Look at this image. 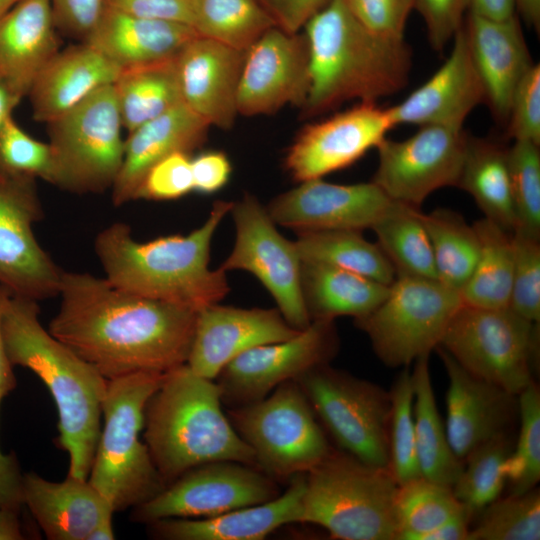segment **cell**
<instances>
[{
  "mask_svg": "<svg viewBox=\"0 0 540 540\" xmlns=\"http://www.w3.org/2000/svg\"><path fill=\"white\" fill-rule=\"evenodd\" d=\"M48 331L104 378L167 373L187 363L197 312L126 292L105 277L64 271Z\"/></svg>",
  "mask_w": 540,
  "mask_h": 540,
  "instance_id": "cell-1",
  "label": "cell"
},
{
  "mask_svg": "<svg viewBox=\"0 0 540 540\" xmlns=\"http://www.w3.org/2000/svg\"><path fill=\"white\" fill-rule=\"evenodd\" d=\"M232 202L213 203L203 224L187 235L138 242L124 222L102 229L94 250L105 278L131 294L198 312L230 291L226 272L209 267L211 241Z\"/></svg>",
  "mask_w": 540,
  "mask_h": 540,
  "instance_id": "cell-2",
  "label": "cell"
},
{
  "mask_svg": "<svg viewBox=\"0 0 540 540\" xmlns=\"http://www.w3.org/2000/svg\"><path fill=\"white\" fill-rule=\"evenodd\" d=\"M304 29L310 86L303 118L350 100L376 102L406 86L412 63L408 44L367 29L345 0H329Z\"/></svg>",
  "mask_w": 540,
  "mask_h": 540,
  "instance_id": "cell-3",
  "label": "cell"
},
{
  "mask_svg": "<svg viewBox=\"0 0 540 540\" xmlns=\"http://www.w3.org/2000/svg\"><path fill=\"white\" fill-rule=\"evenodd\" d=\"M37 301L11 296L2 335L11 364L31 370L58 413V446L69 456L68 475L88 479L101 432L107 379L45 329Z\"/></svg>",
  "mask_w": 540,
  "mask_h": 540,
  "instance_id": "cell-4",
  "label": "cell"
},
{
  "mask_svg": "<svg viewBox=\"0 0 540 540\" xmlns=\"http://www.w3.org/2000/svg\"><path fill=\"white\" fill-rule=\"evenodd\" d=\"M215 380L187 364L165 374L144 411V442L166 486L199 465L230 460L256 467L252 449L222 410Z\"/></svg>",
  "mask_w": 540,
  "mask_h": 540,
  "instance_id": "cell-5",
  "label": "cell"
},
{
  "mask_svg": "<svg viewBox=\"0 0 540 540\" xmlns=\"http://www.w3.org/2000/svg\"><path fill=\"white\" fill-rule=\"evenodd\" d=\"M165 374L141 371L107 380L103 424L88 480L114 513L133 509L166 487L140 439L145 406Z\"/></svg>",
  "mask_w": 540,
  "mask_h": 540,
  "instance_id": "cell-6",
  "label": "cell"
},
{
  "mask_svg": "<svg viewBox=\"0 0 540 540\" xmlns=\"http://www.w3.org/2000/svg\"><path fill=\"white\" fill-rule=\"evenodd\" d=\"M397 488L388 468L332 449L306 473L301 523L318 525L333 539L395 540Z\"/></svg>",
  "mask_w": 540,
  "mask_h": 540,
  "instance_id": "cell-7",
  "label": "cell"
},
{
  "mask_svg": "<svg viewBox=\"0 0 540 540\" xmlns=\"http://www.w3.org/2000/svg\"><path fill=\"white\" fill-rule=\"evenodd\" d=\"M47 127L52 154L48 183L79 195L112 188L125 145L113 84L98 89Z\"/></svg>",
  "mask_w": 540,
  "mask_h": 540,
  "instance_id": "cell-8",
  "label": "cell"
},
{
  "mask_svg": "<svg viewBox=\"0 0 540 540\" xmlns=\"http://www.w3.org/2000/svg\"><path fill=\"white\" fill-rule=\"evenodd\" d=\"M227 417L252 449L257 469L276 481L307 473L333 449L294 380L257 402L228 408Z\"/></svg>",
  "mask_w": 540,
  "mask_h": 540,
  "instance_id": "cell-9",
  "label": "cell"
},
{
  "mask_svg": "<svg viewBox=\"0 0 540 540\" xmlns=\"http://www.w3.org/2000/svg\"><path fill=\"white\" fill-rule=\"evenodd\" d=\"M462 305L460 292L436 279L396 275L384 300L355 324L383 363L406 366L441 344Z\"/></svg>",
  "mask_w": 540,
  "mask_h": 540,
  "instance_id": "cell-10",
  "label": "cell"
},
{
  "mask_svg": "<svg viewBox=\"0 0 540 540\" xmlns=\"http://www.w3.org/2000/svg\"><path fill=\"white\" fill-rule=\"evenodd\" d=\"M533 323L509 306L480 308L463 304L441 346L466 371L517 396L532 381L539 338Z\"/></svg>",
  "mask_w": 540,
  "mask_h": 540,
  "instance_id": "cell-11",
  "label": "cell"
},
{
  "mask_svg": "<svg viewBox=\"0 0 540 540\" xmlns=\"http://www.w3.org/2000/svg\"><path fill=\"white\" fill-rule=\"evenodd\" d=\"M294 381L342 451L367 465L388 468L389 393L329 363Z\"/></svg>",
  "mask_w": 540,
  "mask_h": 540,
  "instance_id": "cell-12",
  "label": "cell"
},
{
  "mask_svg": "<svg viewBox=\"0 0 540 540\" xmlns=\"http://www.w3.org/2000/svg\"><path fill=\"white\" fill-rule=\"evenodd\" d=\"M229 213L235 225V242L219 268L254 275L271 294L285 320L297 330L305 329L311 320L301 294V260L294 241L277 230L266 207L250 193L232 202Z\"/></svg>",
  "mask_w": 540,
  "mask_h": 540,
  "instance_id": "cell-13",
  "label": "cell"
},
{
  "mask_svg": "<svg viewBox=\"0 0 540 540\" xmlns=\"http://www.w3.org/2000/svg\"><path fill=\"white\" fill-rule=\"evenodd\" d=\"M280 494L277 481L253 466L213 461L190 469L158 495L134 507L130 519L150 524L168 518L212 517Z\"/></svg>",
  "mask_w": 540,
  "mask_h": 540,
  "instance_id": "cell-14",
  "label": "cell"
},
{
  "mask_svg": "<svg viewBox=\"0 0 540 540\" xmlns=\"http://www.w3.org/2000/svg\"><path fill=\"white\" fill-rule=\"evenodd\" d=\"M43 217L36 179L0 170V284L13 297L39 302L59 295L64 271L33 233Z\"/></svg>",
  "mask_w": 540,
  "mask_h": 540,
  "instance_id": "cell-15",
  "label": "cell"
},
{
  "mask_svg": "<svg viewBox=\"0 0 540 540\" xmlns=\"http://www.w3.org/2000/svg\"><path fill=\"white\" fill-rule=\"evenodd\" d=\"M467 136L463 128L424 125L406 139L385 138L372 181L392 200L419 208L434 191L457 186Z\"/></svg>",
  "mask_w": 540,
  "mask_h": 540,
  "instance_id": "cell-16",
  "label": "cell"
},
{
  "mask_svg": "<svg viewBox=\"0 0 540 540\" xmlns=\"http://www.w3.org/2000/svg\"><path fill=\"white\" fill-rule=\"evenodd\" d=\"M338 346L334 321L314 320L288 340L254 347L231 360L214 379L222 404L235 408L257 402L280 384L329 363Z\"/></svg>",
  "mask_w": 540,
  "mask_h": 540,
  "instance_id": "cell-17",
  "label": "cell"
},
{
  "mask_svg": "<svg viewBox=\"0 0 540 540\" xmlns=\"http://www.w3.org/2000/svg\"><path fill=\"white\" fill-rule=\"evenodd\" d=\"M394 127L388 108L376 102H359L305 126L287 150L285 169L298 183L323 178L377 148Z\"/></svg>",
  "mask_w": 540,
  "mask_h": 540,
  "instance_id": "cell-18",
  "label": "cell"
},
{
  "mask_svg": "<svg viewBox=\"0 0 540 540\" xmlns=\"http://www.w3.org/2000/svg\"><path fill=\"white\" fill-rule=\"evenodd\" d=\"M309 86V50L304 33H288L273 26L245 52L238 114L271 115L288 104L302 108Z\"/></svg>",
  "mask_w": 540,
  "mask_h": 540,
  "instance_id": "cell-19",
  "label": "cell"
},
{
  "mask_svg": "<svg viewBox=\"0 0 540 540\" xmlns=\"http://www.w3.org/2000/svg\"><path fill=\"white\" fill-rule=\"evenodd\" d=\"M396 201L373 181L334 184L322 178L300 182L273 198L266 210L276 225L295 233L372 228Z\"/></svg>",
  "mask_w": 540,
  "mask_h": 540,
  "instance_id": "cell-20",
  "label": "cell"
},
{
  "mask_svg": "<svg viewBox=\"0 0 540 540\" xmlns=\"http://www.w3.org/2000/svg\"><path fill=\"white\" fill-rule=\"evenodd\" d=\"M299 331L277 308L212 304L197 312L186 364L196 374L214 380L240 354L260 345L288 340Z\"/></svg>",
  "mask_w": 540,
  "mask_h": 540,
  "instance_id": "cell-21",
  "label": "cell"
},
{
  "mask_svg": "<svg viewBox=\"0 0 540 540\" xmlns=\"http://www.w3.org/2000/svg\"><path fill=\"white\" fill-rule=\"evenodd\" d=\"M245 52L197 35L175 57L182 103L210 126L229 130L239 115Z\"/></svg>",
  "mask_w": 540,
  "mask_h": 540,
  "instance_id": "cell-22",
  "label": "cell"
},
{
  "mask_svg": "<svg viewBox=\"0 0 540 540\" xmlns=\"http://www.w3.org/2000/svg\"><path fill=\"white\" fill-rule=\"evenodd\" d=\"M440 68L400 103L388 107L394 125H441L463 128L468 115L485 103L464 28L455 34Z\"/></svg>",
  "mask_w": 540,
  "mask_h": 540,
  "instance_id": "cell-23",
  "label": "cell"
},
{
  "mask_svg": "<svg viewBox=\"0 0 540 540\" xmlns=\"http://www.w3.org/2000/svg\"><path fill=\"white\" fill-rule=\"evenodd\" d=\"M436 350L449 379L446 435L454 454L464 462L479 445L508 432L516 396L472 375L441 346Z\"/></svg>",
  "mask_w": 540,
  "mask_h": 540,
  "instance_id": "cell-24",
  "label": "cell"
},
{
  "mask_svg": "<svg viewBox=\"0 0 540 540\" xmlns=\"http://www.w3.org/2000/svg\"><path fill=\"white\" fill-rule=\"evenodd\" d=\"M463 28L485 103L506 124L514 91L534 65L520 21L516 15L494 20L469 13Z\"/></svg>",
  "mask_w": 540,
  "mask_h": 540,
  "instance_id": "cell-25",
  "label": "cell"
},
{
  "mask_svg": "<svg viewBox=\"0 0 540 540\" xmlns=\"http://www.w3.org/2000/svg\"><path fill=\"white\" fill-rule=\"evenodd\" d=\"M306 473L293 476L285 492L267 502L204 518H168L147 524L164 540H262L276 529L301 523Z\"/></svg>",
  "mask_w": 540,
  "mask_h": 540,
  "instance_id": "cell-26",
  "label": "cell"
},
{
  "mask_svg": "<svg viewBox=\"0 0 540 540\" xmlns=\"http://www.w3.org/2000/svg\"><path fill=\"white\" fill-rule=\"evenodd\" d=\"M211 126L183 103L128 133L121 169L111 188L112 202L136 200L147 172L167 156L189 154L206 141Z\"/></svg>",
  "mask_w": 540,
  "mask_h": 540,
  "instance_id": "cell-27",
  "label": "cell"
},
{
  "mask_svg": "<svg viewBox=\"0 0 540 540\" xmlns=\"http://www.w3.org/2000/svg\"><path fill=\"white\" fill-rule=\"evenodd\" d=\"M22 502L50 540H88L95 528L114 513L89 482L71 475L61 482L34 472L23 474Z\"/></svg>",
  "mask_w": 540,
  "mask_h": 540,
  "instance_id": "cell-28",
  "label": "cell"
},
{
  "mask_svg": "<svg viewBox=\"0 0 540 540\" xmlns=\"http://www.w3.org/2000/svg\"><path fill=\"white\" fill-rule=\"evenodd\" d=\"M49 0H19L0 19V81L20 100L60 50Z\"/></svg>",
  "mask_w": 540,
  "mask_h": 540,
  "instance_id": "cell-29",
  "label": "cell"
},
{
  "mask_svg": "<svg viewBox=\"0 0 540 540\" xmlns=\"http://www.w3.org/2000/svg\"><path fill=\"white\" fill-rule=\"evenodd\" d=\"M120 69L85 42L59 50L28 93L33 118L45 124L117 80Z\"/></svg>",
  "mask_w": 540,
  "mask_h": 540,
  "instance_id": "cell-30",
  "label": "cell"
},
{
  "mask_svg": "<svg viewBox=\"0 0 540 540\" xmlns=\"http://www.w3.org/2000/svg\"><path fill=\"white\" fill-rule=\"evenodd\" d=\"M197 35L183 23L136 17L106 6L85 43L122 71L173 59Z\"/></svg>",
  "mask_w": 540,
  "mask_h": 540,
  "instance_id": "cell-31",
  "label": "cell"
},
{
  "mask_svg": "<svg viewBox=\"0 0 540 540\" xmlns=\"http://www.w3.org/2000/svg\"><path fill=\"white\" fill-rule=\"evenodd\" d=\"M300 287L311 321L362 318L384 300L389 289L359 274L315 262H301Z\"/></svg>",
  "mask_w": 540,
  "mask_h": 540,
  "instance_id": "cell-32",
  "label": "cell"
},
{
  "mask_svg": "<svg viewBox=\"0 0 540 540\" xmlns=\"http://www.w3.org/2000/svg\"><path fill=\"white\" fill-rule=\"evenodd\" d=\"M507 149L496 141L468 135L456 187L474 199L484 218L513 232L516 218Z\"/></svg>",
  "mask_w": 540,
  "mask_h": 540,
  "instance_id": "cell-33",
  "label": "cell"
},
{
  "mask_svg": "<svg viewBox=\"0 0 540 540\" xmlns=\"http://www.w3.org/2000/svg\"><path fill=\"white\" fill-rule=\"evenodd\" d=\"M428 359L429 355L419 357L411 373L417 458L422 477L452 487L463 462L454 454L439 416Z\"/></svg>",
  "mask_w": 540,
  "mask_h": 540,
  "instance_id": "cell-34",
  "label": "cell"
},
{
  "mask_svg": "<svg viewBox=\"0 0 540 540\" xmlns=\"http://www.w3.org/2000/svg\"><path fill=\"white\" fill-rule=\"evenodd\" d=\"M294 241L301 262H315L344 269L385 285L396 272L376 243L358 230H316L296 233Z\"/></svg>",
  "mask_w": 540,
  "mask_h": 540,
  "instance_id": "cell-35",
  "label": "cell"
},
{
  "mask_svg": "<svg viewBox=\"0 0 540 540\" xmlns=\"http://www.w3.org/2000/svg\"><path fill=\"white\" fill-rule=\"evenodd\" d=\"M113 87L128 133L182 103L175 58L122 70Z\"/></svg>",
  "mask_w": 540,
  "mask_h": 540,
  "instance_id": "cell-36",
  "label": "cell"
},
{
  "mask_svg": "<svg viewBox=\"0 0 540 540\" xmlns=\"http://www.w3.org/2000/svg\"><path fill=\"white\" fill-rule=\"evenodd\" d=\"M473 227L479 240V253L460 291L462 302L480 308L508 307L513 271L512 232L487 218L476 221Z\"/></svg>",
  "mask_w": 540,
  "mask_h": 540,
  "instance_id": "cell-37",
  "label": "cell"
},
{
  "mask_svg": "<svg viewBox=\"0 0 540 540\" xmlns=\"http://www.w3.org/2000/svg\"><path fill=\"white\" fill-rule=\"evenodd\" d=\"M371 229L396 275L437 280L432 247L419 208L396 201Z\"/></svg>",
  "mask_w": 540,
  "mask_h": 540,
  "instance_id": "cell-38",
  "label": "cell"
},
{
  "mask_svg": "<svg viewBox=\"0 0 540 540\" xmlns=\"http://www.w3.org/2000/svg\"><path fill=\"white\" fill-rule=\"evenodd\" d=\"M436 268L437 280L460 292L468 281L479 253L473 225L457 212L438 208L422 213Z\"/></svg>",
  "mask_w": 540,
  "mask_h": 540,
  "instance_id": "cell-39",
  "label": "cell"
},
{
  "mask_svg": "<svg viewBox=\"0 0 540 540\" xmlns=\"http://www.w3.org/2000/svg\"><path fill=\"white\" fill-rule=\"evenodd\" d=\"M191 27L201 37L246 51L276 26L258 0H190Z\"/></svg>",
  "mask_w": 540,
  "mask_h": 540,
  "instance_id": "cell-40",
  "label": "cell"
},
{
  "mask_svg": "<svg viewBox=\"0 0 540 540\" xmlns=\"http://www.w3.org/2000/svg\"><path fill=\"white\" fill-rule=\"evenodd\" d=\"M394 512L395 540H420L451 518L468 513L452 487L424 477L398 486Z\"/></svg>",
  "mask_w": 540,
  "mask_h": 540,
  "instance_id": "cell-41",
  "label": "cell"
},
{
  "mask_svg": "<svg viewBox=\"0 0 540 540\" xmlns=\"http://www.w3.org/2000/svg\"><path fill=\"white\" fill-rule=\"evenodd\" d=\"M512 449L505 432L482 443L465 458L452 490L471 517L498 499L506 482L505 464Z\"/></svg>",
  "mask_w": 540,
  "mask_h": 540,
  "instance_id": "cell-42",
  "label": "cell"
},
{
  "mask_svg": "<svg viewBox=\"0 0 540 540\" xmlns=\"http://www.w3.org/2000/svg\"><path fill=\"white\" fill-rule=\"evenodd\" d=\"M389 395L388 469L399 486L422 477L416 450L414 392L408 370L399 374Z\"/></svg>",
  "mask_w": 540,
  "mask_h": 540,
  "instance_id": "cell-43",
  "label": "cell"
},
{
  "mask_svg": "<svg viewBox=\"0 0 540 540\" xmlns=\"http://www.w3.org/2000/svg\"><path fill=\"white\" fill-rule=\"evenodd\" d=\"M540 539V495L534 488L495 500L482 511L468 540Z\"/></svg>",
  "mask_w": 540,
  "mask_h": 540,
  "instance_id": "cell-44",
  "label": "cell"
},
{
  "mask_svg": "<svg viewBox=\"0 0 540 540\" xmlns=\"http://www.w3.org/2000/svg\"><path fill=\"white\" fill-rule=\"evenodd\" d=\"M517 396L520 433L505 464L510 494L528 492L540 479V393L532 381Z\"/></svg>",
  "mask_w": 540,
  "mask_h": 540,
  "instance_id": "cell-45",
  "label": "cell"
},
{
  "mask_svg": "<svg viewBox=\"0 0 540 540\" xmlns=\"http://www.w3.org/2000/svg\"><path fill=\"white\" fill-rule=\"evenodd\" d=\"M535 143L514 141L507 149L512 201L516 218L513 231L540 238V150Z\"/></svg>",
  "mask_w": 540,
  "mask_h": 540,
  "instance_id": "cell-46",
  "label": "cell"
},
{
  "mask_svg": "<svg viewBox=\"0 0 540 540\" xmlns=\"http://www.w3.org/2000/svg\"><path fill=\"white\" fill-rule=\"evenodd\" d=\"M513 271L509 307L523 318L540 320V238L512 232Z\"/></svg>",
  "mask_w": 540,
  "mask_h": 540,
  "instance_id": "cell-47",
  "label": "cell"
},
{
  "mask_svg": "<svg viewBox=\"0 0 540 540\" xmlns=\"http://www.w3.org/2000/svg\"><path fill=\"white\" fill-rule=\"evenodd\" d=\"M0 170L49 182L52 170L49 143L31 137L11 116L0 130Z\"/></svg>",
  "mask_w": 540,
  "mask_h": 540,
  "instance_id": "cell-48",
  "label": "cell"
},
{
  "mask_svg": "<svg viewBox=\"0 0 540 540\" xmlns=\"http://www.w3.org/2000/svg\"><path fill=\"white\" fill-rule=\"evenodd\" d=\"M11 295L0 284V405L2 400L16 387L14 366L7 355L3 335L2 319ZM22 478L16 457L13 454H4L0 450V508L21 509Z\"/></svg>",
  "mask_w": 540,
  "mask_h": 540,
  "instance_id": "cell-49",
  "label": "cell"
},
{
  "mask_svg": "<svg viewBox=\"0 0 540 540\" xmlns=\"http://www.w3.org/2000/svg\"><path fill=\"white\" fill-rule=\"evenodd\" d=\"M513 141L540 145V66L534 64L516 87L507 118Z\"/></svg>",
  "mask_w": 540,
  "mask_h": 540,
  "instance_id": "cell-50",
  "label": "cell"
},
{
  "mask_svg": "<svg viewBox=\"0 0 540 540\" xmlns=\"http://www.w3.org/2000/svg\"><path fill=\"white\" fill-rule=\"evenodd\" d=\"M192 191L190 155L177 152L160 160L147 172L137 199L174 200Z\"/></svg>",
  "mask_w": 540,
  "mask_h": 540,
  "instance_id": "cell-51",
  "label": "cell"
},
{
  "mask_svg": "<svg viewBox=\"0 0 540 540\" xmlns=\"http://www.w3.org/2000/svg\"><path fill=\"white\" fill-rule=\"evenodd\" d=\"M354 16L367 29L390 39H404V30L414 0H345Z\"/></svg>",
  "mask_w": 540,
  "mask_h": 540,
  "instance_id": "cell-52",
  "label": "cell"
},
{
  "mask_svg": "<svg viewBox=\"0 0 540 540\" xmlns=\"http://www.w3.org/2000/svg\"><path fill=\"white\" fill-rule=\"evenodd\" d=\"M469 0H414L422 17L431 47L442 51L464 25Z\"/></svg>",
  "mask_w": 540,
  "mask_h": 540,
  "instance_id": "cell-53",
  "label": "cell"
},
{
  "mask_svg": "<svg viewBox=\"0 0 540 540\" xmlns=\"http://www.w3.org/2000/svg\"><path fill=\"white\" fill-rule=\"evenodd\" d=\"M58 31L85 42L106 9V0H49Z\"/></svg>",
  "mask_w": 540,
  "mask_h": 540,
  "instance_id": "cell-54",
  "label": "cell"
},
{
  "mask_svg": "<svg viewBox=\"0 0 540 540\" xmlns=\"http://www.w3.org/2000/svg\"><path fill=\"white\" fill-rule=\"evenodd\" d=\"M106 6L136 17L191 26L190 0H106Z\"/></svg>",
  "mask_w": 540,
  "mask_h": 540,
  "instance_id": "cell-55",
  "label": "cell"
},
{
  "mask_svg": "<svg viewBox=\"0 0 540 540\" xmlns=\"http://www.w3.org/2000/svg\"><path fill=\"white\" fill-rule=\"evenodd\" d=\"M193 191L212 194L223 188L229 181L232 166L222 151L210 150L191 159Z\"/></svg>",
  "mask_w": 540,
  "mask_h": 540,
  "instance_id": "cell-56",
  "label": "cell"
},
{
  "mask_svg": "<svg viewBox=\"0 0 540 540\" xmlns=\"http://www.w3.org/2000/svg\"><path fill=\"white\" fill-rule=\"evenodd\" d=\"M275 25L288 33H298L329 0H258Z\"/></svg>",
  "mask_w": 540,
  "mask_h": 540,
  "instance_id": "cell-57",
  "label": "cell"
},
{
  "mask_svg": "<svg viewBox=\"0 0 540 540\" xmlns=\"http://www.w3.org/2000/svg\"><path fill=\"white\" fill-rule=\"evenodd\" d=\"M471 518L468 513L457 515L423 535L420 540H468Z\"/></svg>",
  "mask_w": 540,
  "mask_h": 540,
  "instance_id": "cell-58",
  "label": "cell"
},
{
  "mask_svg": "<svg viewBox=\"0 0 540 540\" xmlns=\"http://www.w3.org/2000/svg\"><path fill=\"white\" fill-rule=\"evenodd\" d=\"M468 9L484 18L504 20L516 15V0H469Z\"/></svg>",
  "mask_w": 540,
  "mask_h": 540,
  "instance_id": "cell-59",
  "label": "cell"
},
{
  "mask_svg": "<svg viewBox=\"0 0 540 540\" xmlns=\"http://www.w3.org/2000/svg\"><path fill=\"white\" fill-rule=\"evenodd\" d=\"M19 513V510L0 508V540L24 539Z\"/></svg>",
  "mask_w": 540,
  "mask_h": 540,
  "instance_id": "cell-60",
  "label": "cell"
},
{
  "mask_svg": "<svg viewBox=\"0 0 540 540\" xmlns=\"http://www.w3.org/2000/svg\"><path fill=\"white\" fill-rule=\"evenodd\" d=\"M516 9L522 20L530 27L539 31L540 0H516Z\"/></svg>",
  "mask_w": 540,
  "mask_h": 540,
  "instance_id": "cell-61",
  "label": "cell"
},
{
  "mask_svg": "<svg viewBox=\"0 0 540 540\" xmlns=\"http://www.w3.org/2000/svg\"><path fill=\"white\" fill-rule=\"evenodd\" d=\"M21 100L18 99L9 88L0 81V130L8 118L12 116L14 108Z\"/></svg>",
  "mask_w": 540,
  "mask_h": 540,
  "instance_id": "cell-62",
  "label": "cell"
},
{
  "mask_svg": "<svg viewBox=\"0 0 540 540\" xmlns=\"http://www.w3.org/2000/svg\"><path fill=\"white\" fill-rule=\"evenodd\" d=\"M115 534L113 531L112 520L104 521L99 524L91 533L88 540H113Z\"/></svg>",
  "mask_w": 540,
  "mask_h": 540,
  "instance_id": "cell-63",
  "label": "cell"
},
{
  "mask_svg": "<svg viewBox=\"0 0 540 540\" xmlns=\"http://www.w3.org/2000/svg\"><path fill=\"white\" fill-rule=\"evenodd\" d=\"M19 0H0V19L18 2Z\"/></svg>",
  "mask_w": 540,
  "mask_h": 540,
  "instance_id": "cell-64",
  "label": "cell"
}]
</instances>
